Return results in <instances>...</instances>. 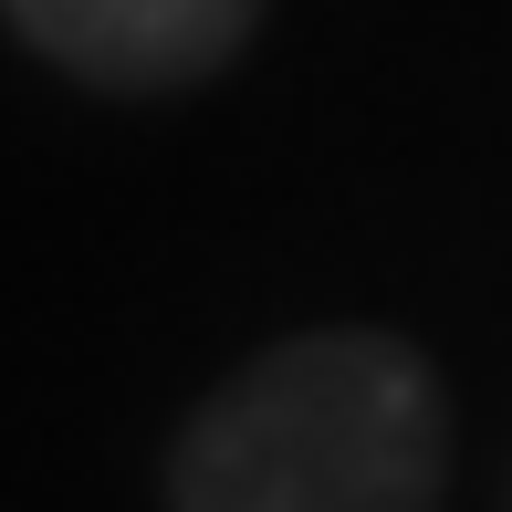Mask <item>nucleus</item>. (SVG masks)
I'll return each instance as SVG.
<instances>
[{"label":"nucleus","instance_id":"1","mask_svg":"<svg viewBox=\"0 0 512 512\" xmlns=\"http://www.w3.org/2000/svg\"><path fill=\"white\" fill-rule=\"evenodd\" d=\"M450 418L398 335H293L178 439V512H439Z\"/></svg>","mask_w":512,"mask_h":512},{"label":"nucleus","instance_id":"2","mask_svg":"<svg viewBox=\"0 0 512 512\" xmlns=\"http://www.w3.org/2000/svg\"><path fill=\"white\" fill-rule=\"evenodd\" d=\"M32 53L105 95H178L251 42L262 0H0Z\"/></svg>","mask_w":512,"mask_h":512}]
</instances>
